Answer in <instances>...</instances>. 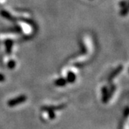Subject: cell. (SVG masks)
Masks as SVG:
<instances>
[{"mask_svg":"<svg viewBox=\"0 0 129 129\" xmlns=\"http://www.w3.org/2000/svg\"><path fill=\"white\" fill-rule=\"evenodd\" d=\"M102 101L103 103H107L109 101V97H108V89L107 87H103L102 88Z\"/></svg>","mask_w":129,"mask_h":129,"instance_id":"obj_3","label":"cell"},{"mask_svg":"<svg viewBox=\"0 0 129 129\" xmlns=\"http://www.w3.org/2000/svg\"><path fill=\"white\" fill-rule=\"evenodd\" d=\"M76 80V75L72 71H69L68 73V75H67V82H69L70 83H73Z\"/></svg>","mask_w":129,"mask_h":129,"instance_id":"obj_5","label":"cell"},{"mask_svg":"<svg viewBox=\"0 0 129 129\" xmlns=\"http://www.w3.org/2000/svg\"><path fill=\"white\" fill-rule=\"evenodd\" d=\"M122 70H123V67L120 65V66H119V67H118V68H116L113 72H112L111 75H109V78H108L109 81H111L113 79L115 78L116 75H118V74L120 73V72L122 71Z\"/></svg>","mask_w":129,"mask_h":129,"instance_id":"obj_4","label":"cell"},{"mask_svg":"<svg viewBox=\"0 0 129 129\" xmlns=\"http://www.w3.org/2000/svg\"><path fill=\"white\" fill-rule=\"evenodd\" d=\"M128 115V107H126L124 111V116L127 117Z\"/></svg>","mask_w":129,"mask_h":129,"instance_id":"obj_11","label":"cell"},{"mask_svg":"<svg viewBox=\"0 0 129 129\" xmlns=\"http://www.w3.org/2000/svg\"><path fill=\"white\" fill-rule=\"evenodd\" d=\"M6 45H7V50L9 51V52H10V48H11V46H12V42L9 40V41L7 42Z\"/></svg>","mask_w":129,"mask_h":129,"instance_id":"obj_10","label":"cell"},{"mask_svg":"<svg viewBox=\"0 0 129 129\" xmlns=\"http://www.w3.org/2000/svg\"><path fill=\"white\" fill-rule=\"evenodd\" d=\"M14 67H15V62H14V61H10V62H9V63H8V68H9L13 69Z\"/></svg>","mask_w":129,"mask_h":129,"instance_id":"obj_9","label":"cell"},{"mask_svg":"<svg viewBox=\"0 0 129 129\" xmlns=\"http://www.w3.org/2000/svg\"><path fill=\"white\" fill-rule=\"evenodd\" d=\"M67 84V80L64 78H59L55 81V85L58 87H63Z\"/></svg>","mask_w":129,"mask_h":129,"instance_id":"obj_6","label":"cell"},{"mask_svg":"<svg viewBox=\"0 0 129 129\" xmlns=\"http://www.w3.org/2000/svg\"><path fill=\"white\" fill-rule=\"evenodd\" d=\"M115 87L114 85H113L112 87L110 89V90H108V97H109V99L111 98V97L113 96V93L115 92Z\"/></svg>","mask_w":129,"mask_h":129,"instance_id":"obj_8","label":"cell"},{"mask_svg":"<svg viewBox=\"0 0 129 129\" xmlns=\"http://www.w3.org/2000/svg\"><path fill=\"white\" fill-rule=\"evenodd\" d=\"M5 80V77L4 75L0 74V82H3Z\"/></svg>","mask_w":129,"mask_h":129,"instance_id":"obj_12","label":"cell"},{"mask_svg":"<svg viewBox=\"0 0 129 129\" xmlns=\"http://www.w3.org/2000/svg\"><path fill=\"white\" fill-rule=\"evenodd\" d=\"M65 104H61L57 106H43L41 108V110L43 111L47 112L48 111H55V110H62L65 108Z\"/></svg>","mask_w":129,"mask_h":129,"instance_id":"obj_2","label":"cell"},{"mask_svg":"<svg viewBox=\"0 0 129 129\" xmlns=\"http://www.w3.org/2000/svg\"><path fill=\"white\" fill-rule=\"evenodd\" d=\"M47 113H48V115H49V118L51 120H53L55 119L56 117V114L55 113V111H47Z\"/></svg>","mask_w":129,"mask_h":129,"instance_id":"obj_7","label":"cell"},{"mask_svg":"<svg viewBox=\"0 0 129 129\" xmlns=\"http://www.w3.org/2000/svg\"><path fill=\"white\" fill-rule=\"evenodd\" d=\"M27 97L26 96V95H19V96L16 97L14 98H12V99L8 101L7 106H9V107H14V106L24 103L27 101Z\"/></svg>","mask_w":129,"mask_h":129,"instance_id":"obj_1","label":"cell"}]
</instances>
